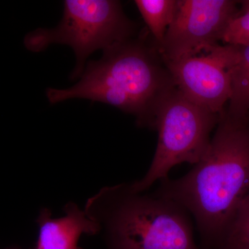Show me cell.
I'll return each instance as SVG.
<instances>
[{
	"mask_svg": "<svg viewBox=\"0 0 249 249\" xmlns=\"http://www.w3.org/2000/svg\"><path fill=\"white\" fill-rule=\"evenodd\" d=\"M240 1L178 0L173 22L158 50L163 62L204 55L219 45Z\"/></svg>",
	"mask_w": 249,
	"mask_h": 249,
	"instance_id": "8992f818",
	"label": "cell"
},
{
	"mask_svg": "<svg viewBox=\"0 0 249 249\" xmlns=\"http://www.w3.org/2000/svg\"><path fill=\"white\" fill-rule=\"evenodd\" d=\"M219 249H249V191Z\"/></svg>",
	"mask_w": 249,
	"mask_h": 249,
	"instance_id": "8fae6325",
	"label": "cell"
},
{
	"mask_svg": "<svg viewBox=\"0 0 249 249\" xmlns=\"http://www.w3.org/2000/svg\"><path fill=\"white\" fill-rule=\"evenodd\" d=\"M164 62L175 87L187 98L214 114L225 111L231 96L230 76L213 52Z\"/></svg>",
	"mask_w": 249,
	"mask_h": 249,
	"instance_id": "52a82bcc",
	"label": "cell"
},
{
	"mask_svg": "<svg viewBox=\"0 0 249 249\" xmlns=\"http://www.w3.org/2000/svg\"><path fill=\"white\" fill-rule=\"evenodd\" d=\"M249 191V121L224 111L209 150L177 179L160 180L156 193L195 218L201 249H219Z\"/></svg>",
	"mask_w": 249,
	"mask_h": 249,
	"instance_id": "6da1fadb",
	"label": "cell"
},
{
	"mask_svg": "<svg viewBox=\"0 0 249 249\" xmlns=\"http://www.w3.org/2000/svg\"><path fill=\"white\" fill-rule=\"evenodd\" d=\"M219 118L192 102L176 87L170 90L156 111L153 129L158 132V141L151 165L142 179L129 183L132 189L147 191L168 178L175 165L199 163L209 150Z\"/></svg>",
	"mask_w": 249,
	"mask_h": 249,
	"instance_id": "5b68a950",
	"label": "cell"
},
{
	"mask_svg": "<svg viewBox=\"0 0 249 249\" xmlns=\"http://www.w3.org/2000/svg\"><path fill=\"white\" fill-rule=\"evenodd\" d=\"M230 76L231 96L226 111L249 121V45H218L212 51Z\"/></svg>",
	"mask_w": 249,
	"mask_h": 249,
	"instance_id": "9c48e42d",
	"label": "cell"
},
{
	"mask_svg": "<svg viewBox=\"0 0 249 249\" xmlns=\"http://www.w3.org/2000/svg\"><path fill=\"white\" fill-rule=\"evenodd\" d=\"M137 24L116 0H65L61 20L52 29L40 28L24 38L26 49L39 53L52 45L71 47L76 56L72 79L80 78L88 58L135 37Z\"/></svg>",
	"mask_w": 249,
	"mask_h": 249,
	"instance_id": "277c9868",
	"label": "cell"
},
{
	"mask_svg": "<svg viewBox=\"0 0 249 249\" xmlns=\"http://www.w3.org/2000/svg\"><path fill=\"white\" fill-rule=\"evenodd\" d=\"M85 211L107 249H201L189 213L155 191H135L130 183L104 187L88 199Z\"/></svg>",
	"mask_w": 249,
	"mask_h": 249,
	"instance_id": "3957f363",
	"label": "cell"
},
{
	"mask_svg": "<svg viewBox=\"0 0 249 249\" xmlns=\"http://www.w3.org/2000/svg\"><path fill=\"white\" fill-rule=\"evenodd\" d=\"M178 3V0L134 1L157 48L163 43L167 31L173 22Z\"/></svg>",
	"mask_w": 249,
	"mask_h": 249,
	"instance_id": "30bf717a",
	"label": "cell"
},
{
	"mask_svg": "<svg viewBox=\"0 0 249 249\" xmlns=\"http://www.w3.org/2000/svg\"><path fill=\"white\" fill-rule=\"evenodd\" d=\"M222 41L224 45H249V0L240 1L238 14L229 23Z\"/></svg>",
	"mask_w": 249,
	"mask_h": 249,
	"instance_id": "7c38bea8",
	"label": "cell"
},
{
	"mask_svg": "<svg viewBox=\"0 0 249 249\" xmlns=\"http://www.w3.org/2000/svg\"><path fill=\"white\" fill-rule=\"evenodd\" d=\"M175 88L157 45L144 34L106 49L102 58L87 63L76 84L48 88L47 97L53 105L71 99L105 103L153 129L159 105Z\"/></svg>",
	"mask_w": 249,
	"mask_h": 249,
	"instance_id": "7a4b0ae2",
	"label": "cell"
},
{
	"mask_svg": "<svg viewBox=\"0 0 249 249\" xmlns=\"http://www.w3.org/2000/svg\"><path fill=\"white\" fill-rule=\"evenodd\" d=\"M64 212L63 217L52 218L48 209L41 210L36 219L39 233L36 249H78L82 235H98L96 223L75 203L65 205Z\"/></svg>",
	"mask_w": 249,
	"mask_h": 249,
	"instance_id": "ba28073f",
	"label": "cell"
}]
</instances>
